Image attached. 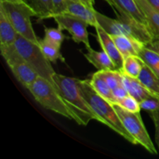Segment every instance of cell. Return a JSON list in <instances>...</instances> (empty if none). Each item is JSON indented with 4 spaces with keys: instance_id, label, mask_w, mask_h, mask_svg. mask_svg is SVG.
I'll return each mask as SVG.
<instances>
[{
    "instance_id": "cell-31",
    "label": "cell",
    "mask_w": 159,
    "mask_h": 159,
    "mask_svg": "<svg viewBox=\"0 0 159 159\" xmlns=\"http://www.w3.org/2000/svg\"><path fill=\"white\" fill-rule=\"evenodd\" d=\"M150 116L152 119L153 120L154 124L155 127V141L156 144L158 147L159 150V110H155V111L150 112Z\"/></svg>"
},
{
    "instance_id": "cell-22",
    "label": "cell",
    "mask_w": 159,
    "mask_h": 159,
    "mask_svg": "<svg viewBox=\"0 0 159 159\" xmlns=\"http://www.w3.org/2000/svg\"><path fill=\"white\" fill-rule=\"evenodd\" d=\"M144 65V61L138 56H130L124 59L121 71L131 77L138 78Z\"/></svg>"
},
{
    "instance_id": "cell-9",
    "label": "cell",
    "mask_w": 159,
    "mask_h": 159,
    "mask_svg": "<svg viewBox=\"0 0 159 159\" xmlns=\"http://www.w3.org/2000/svg\"><path fill=\"white\" fill-rule=\"evenodd\" d=\"M95 28L97 33L98 40H99V44L102 47V51H105L110 56L111 60L114 63L116 70L122 71L124 59L118 50L116 45L115 44L111 36L107 34L99 24L96 25Z\"/></svg>"
},
{
    "instance_id": "cell-24",
    "label": "cell",
    "mask_w": 159,
    "mask_h": 159,
    "mask_svg": "<svg viewBox=\"0 0 159 159\" xmlns=\"http://www.w3.org/2000/svg\"><path fill=\"white\" fill-rule=\"evenodd\" d=\"M138 57L159 76V54L144 46L138 54Z\"/></svg>"
},
{
    "instance_id": "cell-28",
    "label": "cell",
    "mask_w": 159,
    "mask_h": 159,
    "mask_svg": "<svg viewBox=\"0 0 159 159\" xmlns=\"http://www.w3.org/2000/svg\"><path fill=\"white\" fill-rule=\"evenodd\" d=\"M141 110H144L148 112L155 111L159 110V98L155 96H152L144 99L142 102H140Z\"/></svg>"
},
{
    "instance_id": "cell-23",
    "label": "cell",
    "mask_w": 159,
    "mask_h": 159,
    "mask_svg": "<svg viewBox=\"0 0 159 159\" xmlns=\"http://www.w3.org/2000/svg\"><path fill=\"white\" fill-rule=\"evenodd\" d=\"M39 43L44 56L50 61L54 62V63H55L57 60H60L63 62L65 61V57L60 52L61 47L51 43L48 40H45L44 38L40 40Z\"/></svg>"
},
{
    "instance_id": "cell-5",
    "label": "cell",
    "mask_w": 159,
    "mask_h": 159,
    "mask_svg": "<svg viewBox=\"0 0 159 159\" xmlns=\"http://www.w3.org/2000/svg\"><path fill=\"white\" fill-rule=\"evenodd\" d=\"M14 44L23 60L29 64L40 77L48 79L54 84L52 77L55 71L51 66V61L43 54L40 43H34L18 34Z\"/></svg>"
},
{
    "instance_id": "cell-36",
    "label": "cell",
    "mask_w": 159,
    "mask_h": 159,
    "mask_svg": "<svg viewBox=\"0 0 159 159\" xmlns=\"http://www.w3.org/2000/svg\"><path fill=\"white\" fill-rule=\"evenodd\" d=\"M23 2H24V1H23Z\"/></svg>"
},
{
    "instance_id": "cell-14",
    "label": "cell",
    "mask_w": 159,
    "mask_h": 159,
    "mask_svg": "<svg viewBox=\"0 0 159 159\" xmlns=\"http://www.w3.org/2000/svg\"><path fill=\"white\" fill-rule=\"evenodd\" d=\"M124 85H125L129 95L133 96L139 102H142L144 99H147L149 96H154L151 92H149L144 85H142L138 78H134L126 75L122 71Z\"/></svg>"
},
{
    "instance_id": "cell-26",
    "label": "cell",
    "mask_w": 159,
    "mask_h": 159,
    "mask_svg": "<svg viewBox=\"0 0 159 159\" xmlns=\"http://www.w3.org/2000/svg\"><path fill=\"white\" fill-rule=\"evenodd\" d=\"M62 30H63L59 26L57 28L45 27L44 39L57 46L61 47L65 39V35L63 34Z\"/></svg>"
},
{
    "instance_id": "cell-34",
    "label": "cell",
    "mask_w": 159,
    "mask_h": 159,
    "mask_svg": "<svg viewBox=\"0 0 159 159\" xmlns=\"http://www.w3.org/2000/svg\"><path fill=\"white\" fill-rule=\"evenodd\" d=\"M155 9L159 11V0H147Z\"/></svg>"
},
{
    "instance_id": "cell-27",
    "label": "cell",
    "mask_w": 159,
    "mask_h": 159,
    "mask_svg": "<svg viewBox=\"0 0 159 159\" xmlns=\"http://www.w3.org/2000/svg\"><path fill=\"white\" fill-rule=\"evenodd\" d=\"M117 103L123 108L128 110V111L132 112V113H138L141 110L140 102L130 95L127 96L125 98L119 101Z\"/></svg>"
},
{
    "instance_id": "cell-8",
    "label": "cell",
    "mask_w": 159,
    "mask_h": 159,
    "mask_svg": "<svg viewBox=\"0 0 159 159\" xmlns=\"http://www.w3.org/2000/svg\"><path fill=\"white\" fill-rule=\"evenodd\" d=\"M53 19L57 23V26L62 30H66L71 36V38L76 43H82L86 48H91L89 40V33L87 30L88 23L84 20L68 14L54 15Z\"/></svg>"
},
{
    "instance_id": "cell-13",
    "label": "cell",
    "mask_w": 159,
    "mask_h": 159,
    "mask_svg": "<svg viewBox=\"0 0 159 159\" xmlns=\"http://www.w3.org/2000/svg\"><path fill=\"white\" fill-rule=\"evenodd\" d=\"M144 14L148 27L153 38H159V11L155 9L147 0H135Z\"/></svg>"
},
{
    "instance_id": "cell-29",
    "label": "cell",
    "mask_w": 159,
    "mask_h": 159,
    "mask_svg": "<svg viewBox=\"0 0 159 159\" xmlns=\"http://www.w3.org/2000/svg\"><path fill=\"white\" fill-rule=\"evenodd\" d=\"M68 1L69 0H52L53 6H54V16L65 13L66 11Z\"/></svg>"
},
{
    "instance_id": "cell-3",
    "label": "cell",
    "mask_w": 159,
    "mask_h": 159,
    "mask_svg": "<svg viewBox=\"0 0 159 159\" xmlns=\"http://www.w3.org/2000/svg\"><path fill=\"white\" fill-rule=\"evenodd\" d=\"M27 89L30 92L35 100L45 109L76 121L75 115L68 107L54 84L48 79L39 76Z\"/></svg>"
},
{
    "instance_id": "cell-2",
    "label": "cell",
    "mask_w": 159,
    "mask_h": 159,
    "mask_svg": "<svg viewBox=\"0 0 159 159\" xmlns=\"http://www.w3.org/2000/svg\"><path fill=\"white\" fill-rule=\"evenodd\" d=\"M78 83L84 98L99 118L100 123H102L116 131L118 134L121 135L131 144H138L134 138L130 134L124 127L119 116L113 108L112 102L96 93L92 86L90 80L78 79Z\"/></svg>"
},
{
    "instance_id": "cell-10",
    "label": "cell",
    "mask_w": 159,
    "mask_h": 159,
    "mask_svg": "<svg viewBox=\"0 0 159 159\" xmlns=\"http://www.w3.org/2000/svg\"><path fill=\"white\" fill-rule=\"evenodd\" d=\"M65 14L73 16L86 22L89 26L96 27L98 24L95 9L85 6L79 0H69L67 2Z\"/></svg>"
},
{
    "instance_id": "cell-12",
    "label": "cell",
    "mask_w": 159,
    "mask_h": 159,
    "mask_svg": "<svg viewBox=\"0 0 159 159\" xmlns=\"http://www.w3.org/2000/svg\"><path fill=\"white\" fill-rule=\"evenodd\" d=\"M9 68L17 81L26 89L29 88L40 76L25 61L15 64L9 67Z\"/></svg>"
},
{
    "instance_id": "cell-33",
    "label": "cell",
    "mask_w": 159,
    "mask_h": 159,
    "mask_svg": "<svg viewBox=\"0 0 159 159\" xmlns=\"http://www.w3.org/2000/svg\"><path fill=\"white\" fill-rule=\"evenodd\" d=\"M79 1L82 2V3H84L85 6H89V7L94 9L95 0H79Z\"/></svg>"
},
{
    "instance_id": "cell-6",
    "label": "cell",
    "mask_w": 159,
    "mask_h": 159,
    "mask_svg": "<svg viewBox=\"0 0 159 159\" xmlns=\"http://www.w3.org/2000/svg\"><path fill=\"white\" fill-rule=\"evenodd\" d=\"M112 104L124 127L134 138L138 144L142 145L149 153L157 155V150L146 130L140 112L132 113L123 108L116 102H113Z\"/></svg>"
},
{
    "instance_id": "cell-30",
    "label": "cell",
    "mask_w": 159,
    "mask_h": 159,
    "mask_svg": "<svg viewBox=\"0 0 159 159\" xmlns=\"http://www.w3.org/2000/svg\"><path fill=\"white\" fill-rule=\"evenodd\" d=\"M113 96H114L115 99H116V102L117 103L119 101H120L121 99H123L124 98H125L126 96H128L129 93L127 92V89H126L125 85H121L120 86L116 87V89L113 90Z\"/></svg>"
},
{
    "instance_id": "cell-15",
    "label": "cell",
    "mask_w": 159,
    "mask_h": 159,
    "mask_svg": "<svg viewBox=\"0 0 159 159\" xmlns=\"http://www.w3.org/2000/svg\"><path fill=\"white\" fill-rule=\"evenodd\" d=\"M86 49L88 52L84 56L98 70H116L114 63L105 51H96L91 48Z\"/></svg>"
},
{
    "instance_id": "cell-35",
    "label": "cell",
    "mask_w": 159,
    "mask_h": 159,
    "mask_svg": "<svg viewBox=\"0 0 159 159\" xmlns=\"http://www.w3.org/2000/svg\"><path fill=\"white\" fill-rule=\"evenodd\" d=\"M2 1L10 2H23V0H2Z\"/></svg>"
},
{
    "instance_id": "cell-4",
    "label": "cell",
    "mask_w": 159,
    "mask_h": 159,
    "mask_svg": "<svg viewBox=\"0 0 159 159\" xmlns=\"http://www.w3.org/2000/svg\"><path fill=\"white\" fill-rule=\"evenodd\" d=\"M0 8L6 12L18 34L39 43L40 40L35 34L30 20L31 17L37 16V14L29 5L25 2H10L0 0Z\"/></svg>"
},
{
    "instance_id": "cell-19",
    "label": "cell",
    "mask_w": 159,
    "mask_h": 159,
    "mask_svg": "<svg viewBox=\"0 0 159 159\" xmlns=\"http://www.w3.org/2000/svg\"><path fill=\"white\" fill-rule=\"evenodd\" d=\"M90 83L93 89L96 90V93H99L101 96L105 98L112 103L116 102V99L113 96V91L109 86L108 83L102 75L100 70L93 75L92 79H90Z\"/></svg>"
},
{
    "instance_id": "cell-25",
    "label": "cell",
    "mask_w": 159,
    "mask_h": 159,
    "mask_svg": "<svg viewBox=\"0 0 159 159\" xmlns=\"http://www.w3.org/2000/svg\"><path fill=\"white\" fill-rule=\"evenodd\" d=\"M109 86L113 91L116 87L124 85L122 71L120 70H100Z\"/></svg>"
},
{
    "instance_id": "cell-18",
    "label": "cell",
    "mask_w": 159,
    "mask_h": 159,
    "mask_svg": "<svg viewBox=\"0 0 159 159\" xmlns=\"http://www.w3.org/2000/svg\"><path fill=\"white\" fill-rule=\"evenodd\" d=\"M138 79L149 92L159 98V76L145 64L143 65Z\"/></svg>"
},
{
    "instance_id": "cell-20",
    "label": "cell",
    "mask_w": 159,
    "mask_h": 159,
    "mask_svg": "<svg viewBox=\"0 0 159 159\" xmlns=\"http://www.w3.org/2000/svg\"><path fill=\"white\" fill-rule=\"evenodd\" d=\"M97 23L110 35H127L125 30L117 19H112L96 10Z\"/></svg>"
},
{
    "instance_id": "cell-1",
    "label": "cell",
    "mask_w": 159,
    "mask_h": 159,
    "mask_svg": "<svg viewBox=\"0 0 159 159\" xmlns=\"http://www.w3.org/2000/svg\"><path fill=\"white\" fill-rule=\"evenodd\" d=\"M53 82L57 90L70 110L76 116V123L80 125H87L92 120L100 122L93 109L84 98L78 83V79L54 73Z\"/></svg>"
},
{
    "instance_id": "cell-21",
    "label": "cell",
    "mask_w": 159,
    "mask_h": 159,
    "mask_svg": "<svg viewBox=\"0 0 159 159\" xmlns=\"http://www.w3.org/2000/svg\"><path fill=\"white\" fill-rule=\"evenodd\" d=\"M29 5L40 20L52 18L54 16V6L52 0H23Z\"/></svg>"
},
{
    "instance_id": "cell-16",
    "label": "cell",
    "mask_w": 159,
    "mask_h": 159,
    "mask_svg": "<svg viewBox=\"0 0 159 159\" xmlns=\"http://www.w3.org/2000/svg\"><path fill=\"white\" fill-rule=\"evenodd\" d=\"M18 33L10 20L2 8H0V44L14 43Z\"/></svg>"
},
{
    "instance_id": "cell-11",
    "label": "cell",
    "mask_w": 159,
    "mask_h": 159,
    "mask_svg": "<svg viewBox=\"0 0 159 159\" xmlns=\"http://www.w3.org/2000/svg\"><path fill=\"white\" fill-rule=\"evenodd\" d=\"M117 47L118 50L122 54L124 59L130 56H138L139 53L144 47L141 42L130 36L110 35Z\"/></svg>"
},
{
    "instance_id": "cell-17",
    "label": "cell",
    "mask_w": 159,
    "mask_h": 159,
    "mask_svg": "<svg viewBox=\"0 0 159 159\" xmlns=\"http://www.w3.org/2000/svg\"><path fill=\"white\" fill-rule=\"evenodd\" d=\"M105 1L110 6L113 5V6H116L119 9H122L126 13L129 14L137 20L148 26L145 17L135 0H105Z\"/></svg>"
},
{
    "instance_id": "cell-7",
    "label": "cell",
    "mask_w": 159,
    "mask_h": 159,
    "mask_svg": "<svg viewBox=\"0 0 159 159\" xmlns=\"http://www.w3.org/2000/svg\"><path fill=\"white\" fill-rule=\"evenodd\" d=\"M110 6L114 11L116 19L119 20L123 28L125 30L127 36L137 39L143 44H144V46L152 41L153 36L145 24L139 22L116 6H113V5H110Z\"/></svg>"
},
{
    "instance_id": "cell-32",
    "label": "cell",
    "mask_w": 159,
    "mask_h": 159,
    "mask_svg": "<svg viewBox=\"0 0 159 159\" xmlns=\"http://www.w3.org/2000/svg\"><path fill=\"white\" fill-rule=\"evenodd\" d=\"M146 47L156 51L158 54H159V38H153L152 41L148 45H146Z\"/></svg>"
}]
</instances>
